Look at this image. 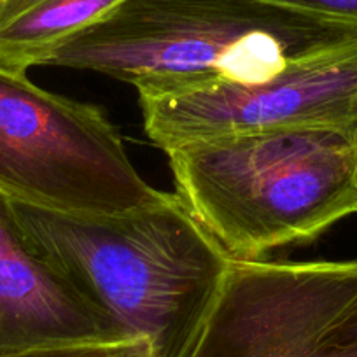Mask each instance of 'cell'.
I'll use <instances>...</instances> for the list:
<instances>
[{
	"instance_id": "obj_1",
	"label": "cell",
	"mask_w": 357,
	"mask_h": 357,
	"mask_svg": "<svg viewBox=\"0 0 357 357\" xmlns=\"http://www.w3.org/2000/svg\"><path fill=\"white\" fill-rule=\"evenodd\" d=\"M354 43L357 25L259 0H126L47 67L98 72L156 98L266 81Z\"/></svg>"
},
{
	"instance_id": "obj_2",
	"label": "cell",
	"mask_w": 357,
	"mask_h": 357,
	"mask_svg": "<svg viewBox=\"0 0 357 357\" xmlns=\"http://www.w3.org/2000/svg\"><path fill=\"white\" fill-rule=\"evenodd\" d=\"M37 249L79 293L156 357L197 335L229 259L175 195L123 215H72L11 202Z\"/></svg>"
},
{
	"instance_id": "obj_3",
	"label": "cell",
	"mask_w": 357,
	"mask_h": 357,
	"mask_svg": "<svg viewBox=\"0 0 357 357\" xmlns=\"http://www.w3.org/2000/svg\"><path fill=\"white\" fill-rule=\"evenodd\" d=\"M175 197L233 261L308 243L357 212V135L273 130L167 151Z\"/></svg>"
},
{
	"instance_id": "obj_4",
	"label": "cell",
	"mask_w": 357,
	"mask_h": 357,
	"mask_svg": "<svg viewBox=\"0 0 357 357\" xmlns=\"http://www.w3.org/2000/svg\"><path fill=\"white\" fill-rule=\"evenodd\" d=\"M0 197L72 215H123L160 204L121 135L91 104L0 68Z\"/></svg>"
},
{
	"instance_id": "obj_5",
	"label": "cell",
	"mask_w": 357,
	"mask_h": 357,
	"mask_svg": "<svg viewBox=\"0 0 357 357\" xmlns=\"http://www.w3.org/2000/svg\"><path fill=\"white\" fill-rule=\"evenodd\" d=\"M177 357H357V259H231Z\"/></svg>"
},
{
	"instance_id": "obj_6",
	"label": "cell",
	"mask_w": 357,
	"mask_h": 357,
	"mask_svg": "<svg viewBox=\"0 0 357 357\" xmlns=\"http://www.w3.org/2000/svg\"><path fill=\"white\" fill-rule=\"evenodd\" d=\"M139 105L146 135L165 153L191 140L273 130L333 128L357 135V43L266 81L139 98Z\"/></svg>"
},
{
	"instance_id": "obj_7",
	"label": "cell",
	"mask_w": 357,
	"mask_h": 357,
	"mask_svg": "<svg viewBox=\"0 0 357 357\" xmlns=\"http://www.w3.org/2000/svg\"><path fill=\"white\" fill-rule=\"evenodd\" d=\"M130 336L36 247L0 197V356Z\"/></svg>"
},
{
	"instance_id": "obj_8",
	"label": "cell",
	"mask_w": 357,
	"mask_h": 357,
	"mask_svg": "<svg viewBox=\"0 0 357 357\" xmlns=\"http://www.w3.org/2000/svg\"><path fill=\"white\" fill-rule=\"evenodd\" d=\"M126 0H0V68L47 67L67 40Z\"/></svg>"
},
{
	"instance_id": "obj_9",
	"label": "cell",
	"mask_w": 357,
	"mask_h": 357,
	"mask_svg": "<svg viewBox=\"0 0 357 357\" xmlns=\"http://www.w3.org/2000/svg\"><path fill=\"white\" fill-rule=\"evenodd\" d=\"M0 357H156L153 343L147 338H130L119 342L65 343L40 347L25 352Z\"/></svg>"
},
{
	"instance_id": "obj_10",
	"label": "cell",
	"mask_w": 357,
	"mask_h": 357,
	"mask_svg": "<svg viewBox=\"0 0 357 357\" xmlns=\"http://www.w3.org/2000/svg\"><path fill=\"white\" fill-rule=\"evenodd\" d=\"M303 15L357 25V0H259Z\"/></svg>"
}]
</instances>
